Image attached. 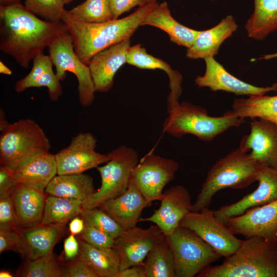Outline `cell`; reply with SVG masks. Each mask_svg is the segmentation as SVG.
I'll return each mask as SVG.
<instances>
[{"mask_svg": "<svg viewBox=\"0 0 277 277\" xmlns=\"http://www.w3.org/2000/svg\"><path fill=\"white\" fill-rule=\"evenodd\" d=\"M66 31L62 21L41 19L20 3L0 6V49L23 68Z\"/></svg>", "mask_w": 277, "mask_h": 277, "instance_id": "1", "label": "cell"}, {"mask_svg": "<svg viewBox=\"0 0 277 277\" xmlns=\"http://www.w3.org/2000/svg\"><path fill=\"white\" fill-rule=\"evenodd\" d=\"M157 4H146L126 17L100 23L81 21L66 10L62 21L71 36L76 54L88 65L97 53L130 39Z\"/></svg>", "mask_w": 277, "mask_h": 277, "instance_id": "2", "label": "cell"}, {"mask_svg": "<svg viewBox=\"0 0 277 277\" xmlns=\"http://www.w3.org/2000/svg\"><path fill=\"white\" fill-rule=\"evenodd\" d=\"M197 277H277V242L263 238L242 240L221 265L208 266Z\"/></svg>", "mask_w": 277, "mask_h": 277, "instance_id": "3", "label": "cell"}, {"mask_svg": "<svg viewBox=\"0 0 277 277\" xmlns=\"http://www.w3.org/2000/svg\"><path fill=\"white\" fill-rule=\"evenodd\" d=\"M260 166L240 148L220 159L207 172L191 211L209 207L213 196L221 190L241 189L250 185L257 181Z\"/></svg>", "mask_w": 277, "mask_h": 277, "instance_id": "4", "label": "cell"}, {"mask_svg": "<svg viewBox=\"0 0 277 277\" xmlns=\"http://www.w3.org/2000/svg\"><path fill=\"white\" fill-rule=\"evenodd\" d=\"M163 130L177 138L190 134L200 140L210 141L230 127H238L244 118L228 115L213 117L207 110L191 103L183 102L167 112Z\"/></svg>", "mask_w": 277, "mask_h": 277, "instance_id": "5", "label": "cell"}, {"mask_svg": "<svg viewBox=\"0 0 277 277\" xmlns=\"http://www.w3.org/2000/svg\"><path fill=\"white\" fill-rule=\"evenodd\" d=\"M50 147L44 130L34 120L10 123L0 136L1 166L14 170L36 154L49 151Z\"/></svg>", "mask_w": 277, "mask_h": 277, "instance_id": "6", "label": "cell"}, {"mask_svg": "<svg viewBox=\"0 0 277 277\" xmlns=\"http://www.w3.org/2000/svg\"><path fill=\"white\" fill-rule=\"evenodd\" d=\"M110 159L96 167L101 179L100 187L86 200L83 209L98 207L105 201L116 197L127 189L134 168L139 162L133 148L122 145L108 153Z\"/></svg>", "mask_w": 277, "mask_h": 277, "instance_id": "7", "label": "cell"}, {"mask_svg": "<svg viewBox=\"0 0 277 277\" xmlns=\"http://www.w3.org/2000/svg\"><path fill=\"white\" fill-rule=\"evenodd\" d=\"M171 248L176 277H193L222 256L191 229L179 226L166 235Z\"/></svg>", "mask_w": 277, "mask_h": 277, "instance_id": "8", "label": "cell"}, {"mask_svg": "<svg viewBox=\"0 0 277 277\" xmlns=\"http://www.w3.org/2000/svg\"><path fill=\"white\" fill-rule=\"evenodd\" d=\"M48 50L58 80L62 81L65 78L66 71L72 73L78 81L80 103L83 107L89 106L94 101L96 92L90 70L76 54L68 31L56 37L48 46Z\"/></svg>", "mask_w": 277, "mask_h": 277, "instance_id": "9", "label": "cell"}, {"mask_svg": "<svg viewBox=\"0 0 277 277\" xmlns=\"http://www.w3.org/2000/svg\"><path fill=\"white\" fill-rule=\"evenodd\" d=\"M179 226L194 231L222 257L227 258L233 254L242 242L215 216L214 211L208 207L198 212H189L180 222Z\"/></svg>", "mask_w": 277, "mask_h": 277, "instance_id": "10", "label": "cell"}, {"mask_svg": "<svg viewBox=\"0 0 277 277\" xmlns=\"http://www.w3.org/2000/svg\"><path fill=\"white\" fill-rule=\"evenodd\" d=\"M178 168L176 161L149 153L134 168L131 181L148 202L161 201L164 188L173 180Z\"/></svg>", "mask_w": 277, "mask_h": 277, "instance_id": "11", "label": "cell"}, {"mask_svg": "<svg viewBox=\"0 0 277 277\" xmlns=\"http://www.w3.org/2000/svg\"><path fill=\"white\" fill-rule=\"evenodd\" d=\"M96 144L97 139L90 132H80L73 137L67 147L54 154L57 174L83 173L106 163L110 156L96 152Z\"/></svg>", "mask_w": 277, "mask_h": 277, "instance_id": "12", "label": "cell"}, {"mask_svg": "<svg viewBox=\"0 0 277 277\" xmlns=\"http://www.w3.org/2000/svg\"><path fill=\"white\" fill-rule=\"evenodd\" d=\"M165 236L155 224L148 228L136 226L124 230L115 239L113 247L120 257L119 271L144 262L149 252Z\"/></svg>", "mask_w": 277, "mask_h": 277, "instance_id": "13", "label": "cell"}, {"mask_svg": "<svg viewBox=\"0 0 277 277\" xmlns=\"http://www.w3.org/2000/svg\"><path fill=\"white\" fill-rule=\"evenodd\" d=\"M225 224L234 235L245 239L261 237L277 242V200L231 217Z\"/></svg>", "mask_w": 277, "mask_h": 277, "instance_id": "14", "label": "cell"}, {"mask_svg": "<svg viewBox=\"0 0 277 277\" xmlns=\"http://www.w3.org/2000/svg\"><path fill=\"white\" fill-rule=\"evenodd\" d=\"M239 148L260 165L277 168V124L252 118L250 133L242 137Z\"/></svg>", "mask_w": 277, "mask_h": 277, "instance_id": "15", "label": "cell"}, {"mask_svg": "<svg viewBox=\"0 0 277 277\" xmlns=\"http://www.w3.org/2000/svg\"><path fill=\"white\" fill-rule=\"evenodd\" d=\"M257 181L259 186L254 191L233 204L223 206L214 211L215 216L225 224L228 219L242 214L250 208L277 200V168L260 166Z\"/></svg>", "mask_w": 277, "mask_h": 277, "instance_id": "16", "label": "cell"}, {"mask_svg": "<svg viewBox=\"0 0 277 277\" xmlns=\"http://www.w3.org/2000/svg\"><path fill=\"white\" fill-rule=\"evenodd\" d=\"M160 207L147 217L139 222H149L157 225L165 235L172 233L179 226L183 217L191 211L192 204L187 189L177 185L164 191Z\"/></svg>", "mask_w": 277, "mask_h": 277, "instance_id": "17", "label": "cell"}, {"mask_svg": "<svg viewBox=\"0 0 277 277\" xmlns=\"http://www.w3.org/2000/svg\"><path fill=\"white\" fill-rule=\"evenodd\" d=\"M204 60L206 64L205 74L195 79L199 87H208L213 91L222 90L236 95H263L271 91H277V83L266 87H257L231 75L213 57H207Z\"/></svg>", "mask_w": 277, "mask_h": 277, "instance_id": "18", "label": "cell"}, {"mask_svg": "<svg viewBox=\"0 0 277 277\" xmlns=\"http://www.w3.org/2000/svg\"><path fill=\"white\" fill-rule=\"evenodd\" d=\"M130 47V38L102 50L91 59L88 66L96 92H107L112 88L115 73L127 63Z\"/></svg>", "mask_w": 277, "mask_h": 277, "instance_id": "19", "label": "cell"}, {"mask_svg": "<svg viewBox=\"0 0 277 277\" xmlns=\"http://www.w3.org/2000/svg\"><path fill=\"white\" fill-rule=\"evenodd\" d=\"M151 205L131 180L123 194L105 201L98 207L126 230L136 226L143 210Z\"/></svg>", "mask_w": 277, "mask_h": 277, "instance_id": "20", "label": "cell"}, {"mask_svg": "<svg viewBox=\"0 0 277 277\" xmlns=\"http://www.w3.org/2000/svg\"><path fill=\"white\" fill-rule=\"evenodd\" d=\"M65 224H45L18 229L21 245L18 253L25 260L38 259L53 252L63 235Z\"/></svg>", "mask_w": 277, "mask_h": 277, "instance_id": "21", "label": "cell"}, {"mask_svg": "<svg viewBox=\"0 0 277 277\" xmlns=\"http://www.w3.org/2000/svg\"><path fill=\"white\" fill-rule=\"evenodd\" d=\"M45 192L23 184H16L11 196L18 229L42 223L47 198Z\"/></svg>", "mask_w": 277, "mask_h": 277, "instance_id": "22", "label": "cell"}, {"mask_svg": "<svg viewBox=\"0 0 277 277\" xmlns=\"http://www.w3.org/2000/svg\"><path fill=\"white\" fill-rule=\"evenodd\" d=\"M13 172L16 184L45 191L57 174L55 156L49 151L38 153L13 170Z\"/></svg>", "mask_w": 277, "mask_h": 277, "instance_id": "23", "label": "cell"}, {"mask_svg": "<svg viewBox=\"0 0 277 277\" xmlns=\"http://www.w3.org/2000/svg\"><path fill=\"white\" fill-rule=\"evenodd\" d=\"M238 28L233 16L228 15L214 27L199 31L192 45L187 48L186 56L193 60L214 57L223 42L231 36Z\"/></svg>", "mask_w": 277, "mask_h": 277, "instance_id": "24", "label": "cell"}, {"mask_svg": "<svg viewBox=\"0 0 277 277\" xmlns=\"http://www.w3.org/2000/svg\"><path fill=\"white\" fill-rule=\"evenodd\" d=\"M127 64L143 69H160L168 76L171 90L167 98V111L177 106L182 93L183 76L173 70L169 64L148 53L141 44L131 46L127 55Z\"/></svg>", "mask_w": 277, "mask_h": 277, "instance_id": "25", "label": "cell"}, {"mask_svg": "<svg viewBox=\"0 0 277 277\" xmlns=\"http://www.w3.org/2000/svg\"><path fill=\"white\" fill-rule=\"evenodd\" d=\"M33 62L30 72L16 82L15 91L20 93L30 88L45 87L48 88L50 100L56 101L63 91L61 81L53 71L50 56L41 52L33 58Z\"/></svg>", "mask_w": 277, "mask_h": 277, "instance_id": "26", "label": "cell"}, {"mask_svg": "<svg viewBox=\"0 0 277 277\" xmlns=\"http://www.w3.org/2000/svg\"><path fill=\"white\" fill-rule=\"evenodd\" d=\"M145 25L162 30L168 34L171 42L187 48L192 45L199 32L176 21L172 16L166 2L156 4L143 22L142 26Z\"/></svg>", "mask_w": 277, "mask_h": 277, "instance_id": "27", "label": "cell"}, {"mask_svg": "<svg viewBox=\"0 0 277 277\" xmlns=\"http://www.w3.org/2000/svg\"><path fill=\"white\" fill-rule=\"evenodd\" d=\"M45 191L49 195L85 202L95 192L92 177L84 173L56 175Z\"/></svg>", "mask_w": 277, "mask_h": 277, "instance_id": "28", "label": "cell"}, {"mask_svg": "<svg viewBox=\"0 0 277 277\" xmlns=\"http://www.w3.org/2000/svg\"><path fill=\"white\" fill-rule=\"evenodd\" d=\"M225 113L244 119L261 118L277 124V95H250L246 98H235L232 110Z\"/></svg>", "mask_w": 277, "mask_h": 277, "instance_id": "29", "label": "cell"}, {"mask_svg": "<svg viewBox=\"0 0 277 277\" xmlns=\"http://www.w3.org/2000/svg\"><path fill=\"white\" fill-rule=\"evenodd\" d=\"M77 257L87 263L99 277H115L119 271L120 257L114 248H98L80 239Z\"/></svg>", "mask_w": 277, "mask_h": 277, "instance_id": "30", "label": "cell"}, {"mask_svg": "<svg viewBox=\"0 0 277 277\" xmlns=\"http://www.w3.org/2000/svg\"><path fill=\"white\" fill-rule=\"evenodd\" d=\"M245 28L249 37L258 41L277 30V0H254V11Z\"/></svg>", "mask_w": 277, "mask_h": 277, "instance_id": "31", "label": "cell"}, {"mask_svg": "<svg viewBox=\"0 0 277 277\" xmlns=\"http://www.w3.org/2000/svg\"><path fill=\"white\" fill-rule=\"evenodd\" d=\"M144 263L146 277H176L173 253L166 236L149 252Z\"/></svg>", "mask_w": 277, "mask_h": 277, "instance_id": "32", "label": "cell"}, {"mask_svg": "<svg viewBox=\"0 0 277 277\" xmlns=\"http://www.w3.org/2000/svg\"><path fill=\"white\" fill-rule=\"evenodd\" d=\"M84 202L49 195L47 196L42 223L65 224L80 215Z\"/></svg>", "mask_w": 277, "mask_h": 277, "instance_id": "33", "label": "cell"}, {"mask_svg": "<svg viewBox=\"0 0 277 277\" xmlns=\"http://www.w3.org/2000/svg\"><path fill=\"white\" fill-rule=\"evenodd\" d=\"M26 262L16 272L17 276L61 277L63 276L64 265L53 253Z\"/></svg>", "mask_w": 277, "mask_h": 277, "instance_id": "34", "label": "cell"}, {"mask_svg": "<svg viewBox=\"0 0 277 277\" xmlns=\"http://www.w3.org/2000/svg\"><path fill=\"white\" fill-rule=\"evenodd\" d=\"M68 11L85 23H100L113 19L109 0H86Z\"/></svg>", "mask_w": 277, "mask_h": 277, "instance_id": "35", "label": "cell"}, {"mask_svg": "<svg viewBox=\"0 0 277 277\" xmlns=\"http://www.w3.org/2000/svg\"><path fill=\"white\" fill-rule=\"evenodd\" d=\"M80 215L85 225L100 229L114 239L124 231L113 219L99 207L83 209Z\"/></svg>", "mask_w": 277, "mask_h": 277, "instance_id": "36", "label": "cell"}, {"mask_svg": "<svg viewBox=\"0 0 277 277\" xmlns=\"http://www.w3.org/2000/svg\"><path fill=\"white\" fill-rule=\"evenodd\" d=\"M64 0H25V6L45 21H61L66 11Z\"/></svg>", "mask_w": 277, "mask_h": 277, "instance_id": "37", "label": "cell"}, {"mask_svg": "<svg viewBox=\"0 0 277 277\" xmlns=\"http://www.w3.org/2000/svg\"><path fill=\"white\" fill-rule=\"evenodd\" d=\"M81 239L96 247L113 248L115 239L100 229L85 225Z\"/></svg>", "mask_w": 277, "mask_h": 277, "instance_id": "38", "label": "cell"}, {"mask_svg": "<svg viewBox=\"0 0 277 277\" xmlns=\"http://www.w3.org/2000/svg\"><path fill=\"white\" fill-rule=\"evenodd\" d=\"M0 229H18L11 195L0 197Z\"/></svg>", "mask_w": 277, "mask_h": 277, "instance_id": "39", "label": "cell"}, {"mask_svg": "<svg viewBox=\"0 0 277 277\" xmlns=\"http://www.w3.org/2000/svg\"><path fill=\"white\" fill-rule=\"evenodd\" d=\"M64 277H99L93 270L78 257L64 265Z\"/></svg>", "mask_w": 277, "mask_h": 277, "instance_id": "40", "label": "cell"}, {"mask_svg": "<svg viewBox=\"0 0 277 277\" xmlns=\"http://www.w3.org/2000/svg\"><path fill=\"white\" fill-rule=\"evenodd\" d=\"M21 241L18 229H0V253L10 250L18 252Z\"/></svg>", "mask_w": 277, "mask_h": 277, "instance_id": "41", "label": "cell"}, {"mask_svg": "<svg viewBox=\"0 0 277 277\" xmlns=\"http://www.w3.org/2000/svg\"><path fill=\"white\" fill-rule=\"evenodd\" d=\"M13 170L1 166L0 167V197L11 195L16 185Z\"/></svg>", "mask_w": 277, "mask_h": 277, "instance_id": "42", "label": "cell"}, {"mask_svg": "<svg viewBox=\"0 0 277 277\" xmlns=\"http://www.w3.org/2000/svg\"><path fill=\"white\" fill-rule=\"evenodd\" d=\"M113 19L135 7L146 5L144 0H109Z\"/></svg>", "mask_w": 277, "mask_h": 277, "instance_id": "43", "label": "cell"}, {"mask_svg": "<svg viewBox=\"0 0 277 277\" xmlns=\"http://www.w3.org/2000/svg\"><path fill=\"white\" fill-rule=\"evenodd\" d=\"M79 253V243L74 235L70 234L64 242V254L67 260H73Z\"/></svg>", "mask_w": 277, "mask_h": 277, "instance_id": "44", "label": "cell"}, {"mask_svg": "<svg viewBox=\"0 0 277 277\" xmlns=\"http://www.w3.org/2000/svg\"><path fill=\"white\" fill-rule=\"evenodd\" d=\"M115 277H146L144 262L118 271Z\"/></svg>", "mask_w": 277, "mask_h": 277, "instance_id": "45", "label": "cell"}, {"mask_svg": "<svg viewBox=\"0 0 277 277\" xmlns=\"http://www.w3.org/2000/svg\"><path fill=\"white\" fill-rule=\"evenodd\" d=\"M85 223L81 217L76 216L71 221L69 225V231L71 234L77 235L81 234L84 229Z\"/></svg>", "mask_w": 277, "mask_h": 277, "instance_id": "46", "label": "cell"}, {"mask_svg": "<svg viewBox=\"0 0 277 277\" xmlns=\"http://www.w3.org/2000/svg\"><path fill=\"white\" fill-rule=\"evenodd\" d=\"M6 120L5 116V113L3 109H1L0 113V130L2 132L4 131L10 124Z\"/></svg>", "mask_w": 277, "mask_h": 277, "instance_id": "47", "label": "cell"}, {"mask_svg": "<svg viewBox=\"0 0 277 277\" xmlns=\"http://www.w3.org/2000/svg\"><path fill=\"white\" fill-rule=\"evenodd\" d=\"M0 73L6 75H11L12 71L5 64L0 62Z\"/></svg>", "mask_w": 277, "mask_h": 277, "instance_id": "48", "label": "cell"}, {"mask_svg": "<svg viewBox=\"0 0 277 277\" xmlns=\"http://www.w3.org/2000/svg\"><path fill=\"white\" fill-rule=\"evenodd\" d=\"M272 58H277V53L271 54L264 55L263 56L259 57L257 59H255V58L252 59V61H254L255 60H270Z\"/></svg>", "mask_w": 277, "mask_h": 277, "instance_id": "49", "label": "cell"}, {"mask_svg": "<svg viewBox=\"0 0 277 277\" xmlns=\"http://www.w3.org/2000/svg\"><path fill=\"white\" fill-rule=\"evenodd\" d=\"M20 0H0L1 6H7L19 3Z\"/></svg>", "mask_w": 277, "mask_h": 277, "instance_id": "50", "label": "cell"}, {"mask_svg": "<svg viewBox=\"0 0 277 277\" xmlns=\"http://www.w3.org/2000/svg\"><path fill=\"white\" fill-rule=\"evenodd\" d=\"M13 275L9 271L7 270H1L0 272L1 277H12Z\"/></svg>", "mask_w": 277, "mask_h": 277, "instance_id": "51", "label": "cell"}, {"mask_svg": "<svg viewBox=\"0 0 277 277\" xmlns=\"http://www.w3.org/2000/svg\"><path fill=\"white\" fill-rule=\"evenodd\" d=\"M146 4H155L157 3L158 0H144Z\"/></svg>", "mask_w": 277, "mask_h": 277, "instance_id": "52", "label": "cell"}, {"mask_svg": "<svg viewBox=\"0 0 277 277\" xmlns=\"http://www.w3.org/2000/svg\"><path fill=\"white\" fill-rule=\"evenodd\" d=\"M65 4H69L72 2L73 0H64Z\"/></svg>", "mask_w": 277, "mask_h": 277, "instance_id": "53", "label": "cell"}]
</instances>
